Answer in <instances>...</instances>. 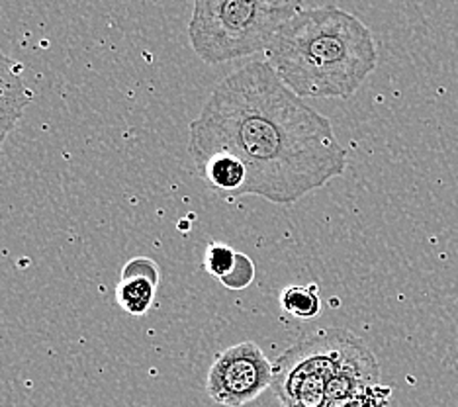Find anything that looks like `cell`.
<instances>
[{"label": "cell", "mask_w": 458, "mask_h": 407, "mask_svg": "<svg viewBox=\"0 0 458 407\" xmlns=\"http://www.w3.org/2000/svg\"><path fill=\"white\" fill-rule=\"evenodd\" d=\"M275 364L255 341L237 343L216 354L206 378V392L224 407H243L273 386Z\"/></svg>", "instance_id": "5b68a950"}, {"label": "cell", "mask_w": 458, "mask_h": 407, "mask_svg": "<svg viewBox=\"0 0 458 407\" xmlns=\"http://www.w3.org/2000/svg\"><path fill=\"white\" fill-rule=\"evenodd\" d=\"M280 306L298 319H314L321 313L318 284H293L280 292Z\"/></svg>", "instance_id": "9c48e42d"}, {"label": "cell", "mask_w": 458, "mask_h": 407, "mask_svg": "<svg viewBox=\"0 0 458 407\" xmlns=\"http://www.w3.org/2000/svg\"><path fill=\"white\" fill-rule=\"evenodd\" d=\"M216 151L247 166L245 196L294 204L347 169L331 122L296 97L267 61L239 67L214 89L189 128V153Z\"/></svg>", "instance_id": "6da1fadb"}, {"label": "cell", "mask_w": 458, "mask_h": 407, "mask_svg": "<svg viewBox=\"0 0 458 407\" xmlns=\"http://www.w3.org/2000/svg\"><path fill=\"white\" fill-rule=\"evenodd\" d=\"M159 288V267L148 257H135L122 268L116 286L118 306L133 318L145 316Z\"/></svg>", "instance_id": "8992f818"}, {"label": "cell", "mask_w": 458, "mask_h": 407, "mask_svg": "<svg viewBox=\"0 0 458 407\" xmlns=\"http://www.w3.org/2000/svg\"><path fill=\"white\" fill-rule=\"evenodd\" d=\"M301 6L273 0H196L189 22L194 54L208 65L261 54Z\"/></svg>", "instance_id": "3957f363"}, {"label": "cell", "mask_w": 458, "mask_h": 407, "mask_svg": "<svg viewBox=\"0 0 458 407\" xmlns=\"http://www.w3.org/2000/svg\"><path fill=\"white\" fill-rule=\"evenodd\" d=\"M390 395H392V390L388 386L377 384L349 395L345 400L327 403L326 407H386L390 402Z\"/></svg>", "instance_id": "8fae6325"}, {"label": "cell", "mask_w": 458, "mask_h": 407, "mask_svg": "<svg viewBox=\"0 0 458 407\" xmlns=\"http://www.w3.org/2000/svg\"><path fill=\"white\" fill-rule=\"evenodd\" d=\"M194 165L204 182L210 186L214 192L222 194L227 200L245 196L249 182L247 166L239 161L235 155L227 151H216L196 159Z\"/></svg>", "instance_id": "ba28073f"}, {"label": "cell", "mask_w": 458, "mask_h": 407, "mask_svg": "<svg viewBox=\"0 0 458 407\" xmlns=\"http://www.w3.org/2000/svg\"><path fill=\"white\" fill-rule=\"evenodd\" d=\"M253 280H255V263L249 259V255L239 253L237 250L233 268L229 270L220 282L229 290H245L251 286Z\"/></svg>", "instance_id": "7c38bea8"}, {"label": "cell", "mask_w": 458, "mask_h": 407, "mask_svg": "<svg viewBox=\"0 0 458 407\" xmlns=\"http://www.w3.org/2000/svg\"><path fill=\"white\" fill-rule=\"evenodd\" d=\"M30 102H32V92L26 87L18 63L0 51V149Z\"/></svg>", "instance_id": "52a82bcc"}, {"label": "cell", "mask_w": 458, "mask_h": 407, "mask_svg": "<svg viewBox=\"0 0 458 407\" xmlns=\"http://www.w3.org/2000/svg\"><path fill=\"white\" fill-rule=\"evenodd\" d=\"M267 63L300 98H349L378 65L372 31L337 6L300 8L278 30Z\"/></svg>", "instance_id": "7a4b0ae2"}, {"label": "cell", "mask_w": 458, "mask_h": 407, "mask_svg": "<svg viewBox=\"0 0 458 407\" xmlns=\"http://www.w3.org/2000/svg\"><path fill=\"white\" fill-rule=\"evenodd\" d=\"M359 343L347 329H319L301 335L275 362L273 388L284 407H326L327 388L352 347Z\"/></svg>", "instance_id": "277c9868"}, {"label": "cell", "mask_w": 458, "mask_h": 407, "mask_svg": "<svg viewBox=\"0 0 458 407\" xmlns=\"http://www.w3.org/2000/svg\"><path fill=\"white\" fill-rule=\"evenodd\" d=\"M237 250L225 243H210L204 253V268L208 275L222 280L235 265Z\"/></svg>", "instance_id": "30bf717a"}]
</instances>
